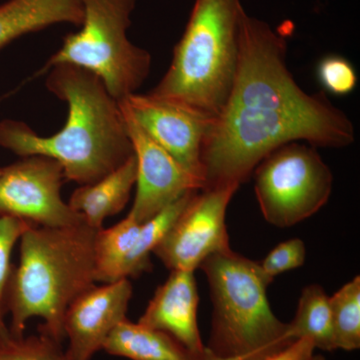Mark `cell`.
<instances>
[{
    "mask_svg": "<svg viewBox=\"0 0 360 360\" xmlns=\"http://www.w3.org/2000/svg\"><path fill=\"white\" fill-rule=\"evenodd\" d=\"M46 89L68 104L63 129L40 136L26 123L0 122V146L15 155H44L63 165L66 180L94 184L134 155L120 103L94 73L72 65L49 68Z\"/></svg>",
    "mask_w": 360,
    "mask_h": 360,
    "instance_id": "cell-2",
    "label": "cell"
},
{
    "mask_svg": "<svg viewBox=\"0 0 360 360\" xmlns=\"http://www.w3.org/2000/svg\"><path fill=\"white\" fill-rule=\"evenodd\" d=\"M132 285L122 278L89 288L71 303L65 316L66 352L73 360H91L118 323L127 319Z\"/></svg>",
    "mask_w": 360,
    "mask_h": 360,
    "instance_id": "cell-12",
    "label": "cell"
},
{
    "mask_svg": "<svg viewBox=\"0 0 360 360\" xmlns=\"http://www.w3.org/2000/svg\"><path fill=\"white\" fill-rule=\"evenodd\" d=\"M288 324L291 340L309 338L315 349H336L329 296L321 286L311 284L302 290L295 319Z\"/></svg>",
    "mask_w": 360,
    "mask_h": 360,
    "instance_id": "cell-17",
    "label": "cell"
},
{
    "mask_svg": "<svg viewBox=\"0 0 360 360\" xmlns=\"http://www.w3.org/2000/svg\"><path fill=\"white\" fill-rule=\"evenodd\" d=\"M196 191H198L184 194L165 207L162 212L158 213L155 217L141 224L134 248L130 250L129 257L123 264L122 278L137 277L143 272L150 271L153 267L150 262L151 253Z\"/></svg>",
    "mask_w": 360,
    "mask_h": 360,
    "instance_id": "cell-19",
    "label": "cell"
},
{
    "mask_svg": "<svg viewBox=\"0 0 360 360\" xmlns=\"http://www.w3.org/2000/svg\"><path fill=\"white\" fill-rule=\"evenodd\" d=\"M141 224L127 215L108 229L96 231L94 239L96 281L110 283L122 278L123 264L134 248Z\"/></svg>",
    "mask_w": 360,
    "mask_h": 360,
    "instance_id": "cell-18",
    "label": "cell"
},
{
    "mask_svg": "<svg viewBox=\"0 0 360 360\" xmlns=\"http://www.w3.org/2000/svg\"><path fill=\"white\" fill-rule=\"evenodd\" d=\"M39 331V330H37ZM0 360H73L63 343L46 333L11 338L0 342Z\"/></svg>",
    "mask_w": 360,
    "mask_h": 360,
    "instance_id": "cell-21",
    "label": "cell"
},
{
    "mask_svg": "<svg viewBox=\"0 0 360 360\" xmlns=\"http://www.w3.org/2000/svg\"><path fill=\"white\" fill-rule=\"evenodd\" d=\"M238 188L224 186L196 191L153 253L167 269L194 272L210 255L231 250L225 217Z\"/></svg>",
    "mask_w": 360,
    "mask_h": 360,
    "instance_id": "cell-8",
    "label": "cell"
},
{
    "mask_svg": "<svg viewBox=\"0 0 360 360\" xmlns=\"http://www.w3.org/2000/svg\"><path fill=\"white\" fill-rule=\"evenodd\" d=\"M11 338V333H9L8 326H6L4 319L0 317V342L9 340Z\"/></svg>",
    "mask_w": 360,
    "mask_h": 360,
    "instance_id": "cell-26",
    "label": "cell"
},
{
    "mask_svg": "<svg viewBox=\"0 0 360 360\" xmlns=\"http://www.w3.org/2000/svg\"><path fill=\"white\" fill-rule=\"evenodd\" d=\"M307 257V250L302 239L284 241L270 251L260 264L265 276L274 281V277L302 266Z\"/></svg>",
    "mask_w": 360,
    "mask_h": 360,
    "instance_id": "cell-24",
    "label": "cell"
},
{
    "mask_svg": "<svg viewBox=\"0 0 360 360\" xmlns=\"http://www.w3.org/2000/svg\"><path fill=\"white\" fill-rule=\"evenodd\" d=\"M286 58L285 35L245 11L236 80L203 141V188L240 186L265 156L290 142L329 148L354 143V124L347 113L323 92L304 91Z\"/></svg>",
    "mask_w": 360,
    "mask_h": 360,
    "instance_id": "cell-1",
    "label": "cell"
},
{
    "mask_svg": "<svg viewBox=\"0 0 360 360\" xmlns=\"http://www.w3.org/2000/svg\"><path fill=\"white\" fill-rule=\"evenodd\" d=\"M63 165L44 155L25 156L0 169V215L18 217L42 227L85 222L61 198Z\"/></svg>",
    "mask_w": 360,
    "mask_h": 360,
    "instance_id": "cell-9",
    "label": "cell"
},
{
    "mask_svg": "<svg viewBox=\"0 0 360 360\" xmlns=\"http://www.w3.org/2000/svg\"><path fill=\"white\" fill-rule=\"evenodd\" d=\"M146 134L205 186L201 151L212 118L189 106L148 94L118 101Z\"/></svg>",
    "mask_w": 360,
    "mask_h": 360,
    "instance_id": "cell-10",
    "label": "cell"
},
{
    "mask_svg": "<svg viewBox=\"0 0 360 360\" xmlns=\"http://www.w3.org/2000/svg\"><path fill=\"white\" fill-rule=\"evenodd\" d=\"M84 21L63 39L39 75L58 65L94 73L116 101L136 94L150 73L151 56L130 41L127 30L136 0H82Z\"/></svg>",
    "mask_w": 360,
    "mask_h": 360,
    "instance_id": "cell-6",
    "label": "cell"
},
{
    "mask_svg": "<svg viewBox=\"0 0 360 360\" xmlns=\"http://www.w3.org/2000/svg\"><path fill=\"white\" fill-rule=\"evenodd\" d=\"M103 349L108 354L130 360H236L221 359L208 348L203 354L191 352L167 333L127 319L111 331Z\"/></svg>",
    "mask_w": 360,
    "mask_h": 360,
    "instance_id": "cell-15",
    "label": "cell"
},
{
    "mask_svg": "<svg viewBox=\"0 0 360 360\" xmlns=\"http://www.w3.org/2000/svg\"><path fill=\"white\" fill-rule=\"evenodd\" d=\"M34 225L18 217L0 215V317L4 319V295L13 265L11 258L13 246L25 231ZM37 226V225H35Z\"/></svg>",
    "mask_w": 360,
    "mask_h": 360,
    "instance_id": "cell-23",
    "label": "cell"
},
{
    "mask_svg": "<svg viewBox=\"0 0 360 360\" xmlns=\"http://www.w3.org/2000/svg\"><path fill=\"white\" fill-rule=\"evenodd\" d=\"M307 360H328L326 359V357L322 356L321 354H312L311 356L309 357V359H307Z\"/></svg>",
    "mask_w": 360,
    "mask_h": 360,
    "instance_id": "cell-27",
    "label": "cell"
},
{
    "mask_svg": "<svg viewBox=\"0 0 360 360\" xmlns=\"http://www.w3.org/2000/svg\"><path fill=\"white\" fill-rule=\"evenodd\" d=\"M200 269L207 277L212 295V329L206 347L213 354L255 360L293 342L288 324L270 309L266 290L272 279L260 264L229 250L210 255Z\"/></svg>",
    "mask_w": 360,
    "mask_h": 360,
    "instance_id": "cell-5",
    "label": "cell"
},
{
    "mask_svg": "<svg viewBox=\"0 0 360 360\" xmlns=\"http://www.w3.org/2000/svg\"><path fill=\"white\" fill-rule=\"evenodd\" d=\"M82 0H8L0 6V49L14 39L49 26H82Z\"/></svg>",
    "mask_w": 360,
    "mask_h": 360,
    "instance_id": "cell-14",
    "label": "cell"
},
{
    "mask_svg": "<svg viewBox=\"0 0 360 360\" xmlns=\"http://www.w3.org/2000/svg\"><path fill=\"white\" fill-rule=\"evenodd\" d=\"M136 177L137 160L134 155L98 181L75 189L68 205L82 214L90 227L103 229L104 220L122 212L129 202Z\"/></svg>",
    "mask_w": 360,
    "mask_h": 360,
    "instance_id": "cell-16",
    "label": "cell"
},
{
    "mask_svg": "<svg viewBox=\"0 0 360 360\" xmlns=\"http://www.w3.org/2000/svg\"><path fill=\"white\" fill-rule=\"evenodd\" d=\"M120 105L137 160L136 194L129 214L142 224L184 194L200 191L203 184L153 141L129 110Z\"/></svg>",
    "mask_w": 360,
    "mask_h": 360,
    "instance_id": "cell-11",
    "label": "cell"
},
{
    "mask_svg": "<svg viewBox=\"0 0 360 360\" xmlns=\"http://www.w3.org/2000/svg\"><path fill=\"white\" fill-rule=\"evenodd\" d=\"M241 0H195L169 68L150 94L214 118L231 94L239 60Z\"/></svg>",
    "mask_w": 360,
    "mask_h": 360,
    "instance_id": "cell-4",
    "label": "cell"
},
{
    "mask_svg": "<svg viewBox=\"0 0 360 360\" xmlns=\"http://www.w3.org/2000/svg\"><path fill=\"white\" fill-rule=\"evenodd\" d=\"M316 75L322 89L336 96L352 94L359 82L352 63L338 54H329L322 58L317 65Z\"/></svg>",
    "mask_w": 360,
    "mask_h": 360,
    "instance_id": "cell-22",
    "label": "cell"
},
{
    "mask_svg": "<svg viewBox=\"0 0 360 360\" xmlns=\"http://www.w3.org/2000/svg\"><path fill=\"white\" fill-rule=\"evenodd\" d=\"M198 300L194 272L172 270L167 281L156 290L139 323L167 333L191 352L203 354L207 347L198 328Z\"/></svg>",
    "mask_w": 360,
    "mask_h": 360,
    "instance_id": "cell-13",
    "label": "cell"
},
{
    "mask_svg": "<svg viewBox=\"0 0 360 360\" xmlns=\"http://www.w3.org/2000/svg\"><path fill=\"white\" fill-rule=\"evenodd\" d=\"M262 215L277 227H290L319 212L333 193V175L316 148L290 142L270 153L253 172Z\"/></svg>",
    "mask_w": 360,
    "mask_h": 360,
    "instance_id": "cell-7",
    "label": "cell"
},
{
    "mask_svg": "<svg viewBox=\"0 0 360 360\" xmlns=\"http://www.w3.org/2000/svg\"><path fill=\"white\" fill-rule=\"evenodd\" d=\"M314 345L309 338H300L283 349L255 360H307L314 354Z\"/></svg>",
    "mask_w": 360,
    "mask_h": 360,
    "instance_id": "cell-25",
    "label": "cell"
},
{
    "mask_svg": "<svg viewBox=\"0 0 360 360\" xmlns=\"http://www.w3.org/2000/svg\"><path fill=\"white\" fill-rule=\"evenodd\" d=\"M97 231L82 222L63 227L34 225L23 233L20 264L13 265L4 295L11 338H23L27 321L39 316L44 323L37 330L63 343L68 307L96 283Z\"/></svg>",
    "mask_w": 360,
    "mask_h": 360,
    "instance_id": "cell-3",
    "label": "cell"
},
{
    "mask_svg": "<svg viewBox=\"0 0 360 360\" xmlns=\"http://www.w3.org/2000/svg\"><path fill=\"white\" fill-rule=\"evenodd\" d=\"M336 349L360 347V278L354 277L329 297Z\"/></svg>",
    "mask_w": 360,
    "mask_h": 360,
    "instance_id": "cell-20",
    "label": "cell"
}]
</instances>
